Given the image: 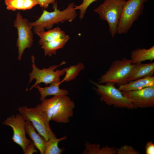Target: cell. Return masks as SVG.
<instances>
[{"label":"cell","instance_id":"obj_23","mask_svg":"<svg viewBox=\"0 0 154 154\" xmlns=\"http://www.w3.org/2000/svg\"><path fill=\"white\" fill-rule=\"evenodd\" d=\"M67 136H64L60 138L56 137L50 138L46 141L45 154H61L64 151V148L61 149L58 146L59 143L65 140Z\"/></svg>","mask_w":154,"mask_h":154},{"label":"cell","instance_id":"obj_12","mask_svg":"<svg viewBox=\"0 0 154 154\" xmlns=\"http://www.w3.org/2000/svg\"><path fill=\"white\" fill-rule=\"evenodd\" d=\"M154 74V62L133 64L132 67L127 81L128 82L146 77L153 76Z\"/></svg>","mask_w":154,"mask_h":154},{"label":"cell","instance_id":"obj_19","mask_svg":"<svg viewBox=\"0 0 154 154\" xmlns=\"http://www.w3.org/2000/svg\"><path fill=\"white\" fill-rule=\"evenodd\" d=\"M5 2L7 9L13 11L30 9L37 4L36 0H5Z\"/></svg>","mask_w":154,"mask_h":154},{"label":"cell","instance_id":"obj_17","mask_svg":"<svg viewBox=\"0 0 154 154\" xmlns=\"http://www.w3.org/2000/svg\"><path fill=\"white\" fill-rule=\"evenodd\" d=\"M131 58L133 64L141 63L146 60L154 59V46L147 49L137 48L131 52Z\"/></svg>","mask_w":154,"mask_h":154},{"label":"cell","instance_id":"obj_18","mask_svg":"<svg viewBox=\"0 0 154 154\" xmlns=\"http://www.w3.org/2000/svg\"><path fill=\"white\" fill-rule=\"evenodd\" d=\"M61 96H54L51 98H45L40 104L36 106L46 116L49 121L51 120L55 106Z\"/></svg>","mask_w":154,"mask_h":154},{"label":"cell","instance_id":"obj_16","mask_svg":"<svg viewBox=\"0 0 154 154\" xmlns=\"http://www.w3.org/2000/svg\"><path fill=\"white\" fill-rule=\"evenodd\" d=\"M69 38V36L66 35L63 38L42 43L40 45L44 50V56L55 55L57 50L62 48Z\"/></svg>","mask_w":154,"mask_h":154},{"label":"cell","instance_id":"obj_20","mask_svg":"<svg viewBox=\"0 0 154 154\" xmlns=\"http://www.w3.org/2000/svg\"><path fill=\"white\" fill-rule=\"evenodd\" d=\"M37 34L40 37L38 43L40 45L44 42L62 38L66 35L65 32L58 27L47 31H41Z\"/></svg>","mask_w":154,"mask_h":154},{"label":"cell","instance_id":"obj_26","mask_svg":"<svg viewBox=\"0 0 154 154\" xmlns=\"http://www.w3.org/2000/svg\"><path fill=\"white\" fill-rule=\"evenodd\" d=\"M41 7L44 9L47 8L50 4L53 3L56 0H36Z\"/></svg>","mask_w":154,"mask_h":154},{"label":"cell","instance_id":"obj_4","mask_svg":"<svg viewBox=\"0 0 154 154\" xmlns=\"http://www.w3.org/2000/svg\"><path fill=\"white\" fill-rule=\"evenodd\" d=\"M132 66L131 59L125 57L114 61L108 70L99 79L98 83L112 82L118 86L127 83Z\"/></svg>","mask_w":154,"mask_h":154},{"label":"cell","instance_id":"obj_7","mask_svg":"<svg viewBox=\"0 0 154 154\" xmlns=\"http://www.w3.org/2000/svg\"><path fill=\"white\" fill-rule=\"evenodd\" d=\"M148 0H128L126 1L119 22L117 33H127L134 22L142 15L144 4Z\"/></svg>","mask_w":154,"mask_h":154},{"label":"cell","instance_id":"obj_5","mask_svg":"<svg viewBox=\"0 0 154 154\" xmlns=\"http://www.w3.org/2000/svg\"><path fill=\"white\" fill-rule=\"evenodd\" d=\"M18 110L25 121L31 122L36 130L46 141L51 138L56 137L50 128L47 118L36 106L30 108L21 106L19 107Z\"/></svg>","mask_w":154,"mask_h":154},{"label":"cell","instance_id":"obj_15","mask_svg":"<svg viewBox=\"0 0 154 154\" xmlns=\"http://www.w3.org/2000/svg\"><path fill=\"white\" fill-rule=\"evenodd\" d=\"M60 82L54 83L49 85V86L44 87H41L38 84L36 86L35 88L37 89L40 93V100L42 101L46 96H67L69 93L68 91L61 89L59 88V86L61 84Z\"/></svg>","mask_w":154,"mask_h":154},{"label":"cell","instance_id":"obj_9","mask_svg":"<svg viewBox=\"0 0 154 154\" xmlns=\"http://www.w3.org/2000/svg\"><path fill=\"white\" fill-rule=\"evenodd\" d=\"M26 121L20 114L12 115L8 117L3 124L11 127L13 129V134L12 138L13 142L20 146L24 153L31 143L30 140L26 136Z\"/></svg>","mask_w":154,"mask_h":154},{"label":"cell","instance_id":"obj_2","mask_svg":"<svg viewBox=\"0 0 154 154\" xmlns=\"http://www.w3.org/2000/svg\"><path fill=\"white\" fill-rule=\"evenodd\" d=\"M125 1L124 0H104L94 10L100 19L107 22L109 31L112 37L117 33L118 23Z\"/></svg>","mask_w":154,"mask_h":154},{"label":"cell","instance_id":"obj_25","mask_svg":"<svg viewBox=\"0 0 154 154\" xmlns=\"http://www.w3.org/2000/svg\"><path fill=\"white\" fill-rule=\"evenodd\" d=\"M117 154H139L140 153L132 147L127 145L116 149Z\"/></svg>","mask_w":154,"mask_h":154},{"label":"cell","instance_id":"obj_10","mask_svg":"<svg viewBox=\"0 0 154 154\" xmlns=\"http://www.w3.org/2000/svg\"><path fill=\"white\" fill-rule=\"evenodd\" d=\"M121 92L136 108H146L154 106V86L139 90Z\"/></svg>","mask_w":154,"mask_h":154},{"label":"cell","instance_id":"obj_11","mask_svg":"<svg viewBox=\"0 0 154 154\" xmlns=\"http://www.w3.org/2000/svg\"><path fill=\"white\" fill-rule=\"evenodd\" d=\"M74 108V102L69 97L62 96L55 106L51 120L58 123H69Z\"/></svg>","mask_w":154,"mask_h":154},{"label":"cell","instance_id":"obj_3","mask_svg":"<svg viewBox=\"0 0 154 154\" xmlns=\"http://www.w3.org/2000/svg\"><path fill=\"white\" fill-rule=\"evenodd\" d=\"M92 83L96 87L95 90L100 96V100L108 105H112L115 108L136 109L131 102L123 95L121 92L112 82L105 85L92 81Z\"/></svg>","mask_w":154,"mask_h":154},{"label":"cell","instance_id":"obj_22","mask_svg":"<svg viewBox=\"0 0 154 154\" xmlns=\"http://www.w3.org/2000/svg\"><path fill=\"white\" fill-rule=\"evenodd\" d=\"M65 75L60 82H66L75 79L80 72L84 69V66L82 63H79L76 65L70 66L68 67L64 68Z\"/></svg>","mask_w":154,"mask_h":154},{"label":"cell","instance_id":"obj_1","mask_svg":"<svg viewBox=\"0 0 154 154\" xmlns=\"http://www.w3.org/2000/svg\"><path fill=\"white\" fill-rule=\"evenodd\" d=\"M74 3H70L65 9L60 11L58 9L57 2L53 3V11L48 12L45 10L38 19L35 22H29L36 34L44 31V29H51L54 25L64 21L71 22L77 15L76 10L74 9Z\"/></svg>","mask_w":154,"mask_h":154},{"label":"cell","instance_id":"obj_24","mask_svg":"<svg viewBox=\"0 0 154 154\" xmlns=\"http://www.w3.org/2000/svg\"><path fill=\"white\" fill-rule=\"evenodd\" d=\"M82 3L79 5H75L74 9L75 10H80L79 18L82 19L84 17L86 9L89 5L92 3L98 0H82Z\"/></svg>","mask_w":154,"mask_h":154},{"label":"cell","instance_id":"obj_8","mask_svg":"<svg viewBox=\"0 0 154 154\" xmlns=\"http://www.w3.org/2000/svg\"><path fill=\"white\" fill-rule=\"evenodd\" d=\"M27 19L23 18L21 13L17 12L14 22V26L17 30L18 37L16 46L18 48V59L21 60L25 49L32 46L33 42L32 27Z\"/></svg>","mask_w":154,"mask_h":154},{"label":"cell","instance_id":"obj_6","mask_svg":"<svg viewBox=\"0 0 154 154\" xmlns=\"http://www.w3.org/2000/svg\"><path fill=\"white\" fill-rule=\"evenodd\" d=\"M31 58L32 71L29 74L30 78L28 84L34 79L36 81L29 90H31L36 86L42 83L47 86L48 84L50 85L60 81V76L65 74L64 68L61 70L55 69L57 67L65 64L66 63L65 61H62L58 65H52L48 68L40 69L37 68L35 65L34 56L32 55Z\"/></svg>","mask_w":154,"mask_h":154},{"label":"cell","instance_id":"obj_13","mask_svg":"<svg viewBox=\"0 0 154 154\" xmlns=\"http://www.w3.org/2000/svg\"><path fill=\"white\" fill-rule=\"evenodd\" d=\"M154 86V76H147L128 82L121 85L118 89L121 92L141 90L146 87Z\"/></svg>","mask_w":154,"mask_h":154},{"label":"cell","instance_id":"obj_27","mask_svg":"<svg viewBox=\"0 0 154 154\" xmlns=\"http://www.w3.org/2000/svg\"><path fill=\"white\" fill-rule=\"evenodd\" d=\"M145 148L146 154H154V144L152 141L147 142Z\"/></svg>","mask_w":154,"mask_h":154},{"label":"cell","instance_id":"obj_21","mask_svg":"<svg viewBox=\"0 0 154 154\" xmlns=\"http://www.w3.org/2000/svg\"><path fill=\"white\" fill-rule=\"evenodd\" d=\"M85 148L82 152L84 154H115L117 153L116 149L115 147H110L106 145L100 148L98 143H90L86 142Z\"/></svg>","mask_w":154,"mask_h":154},{"label":"cell","instance_id":"obj_14","mask_svg":"<svg viewBox=\"0 0 154 154\" xmlns=\"http://www.w3.org/2000/svg\"><path fill=\"white\" fill-rule=\"evenodd\" d=\"M25 127L26 133L32 141L35 147L39 151L40 154H45L46 141L37 132L31 122L26 121Z\"/></svg>","mask_w":154,"mask_h":154},{"label":"cell","instance_id":"obj_28","mask_svg":"<svg viewBox=\"0 0 154 154\" xmlns=\"http://www.w3.org/2000/svg\"><path fill=\"white\" fill-rule=\"evenodd\" d=\"M35 147L33 142H31L27 147L24 153L25 154H32L37 153L38 151L35 149Z\"/></svg>","mask_w":154,"mask_h":154}]
</instances>
